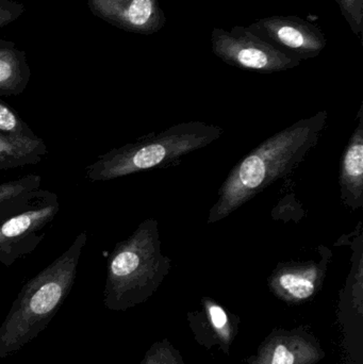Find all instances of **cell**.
<instances>
[{
  "instance_id": "6da1fadb",
  "label": "cell",
  "mask_w": 363,
  "mask_h": 364,
  "mask_svg": "<svg viewBox=\"0 0 363 364\" xmlns=\"http://www.w3.org/2000/svg\"><path fill=\"white\" fill-rule=\"evenodd\" d=\"M326 111L300 119L264 141L234 166L219 190L208 224L229 216L273 182L291 174L315 149L327 123Z\"/></svg>"
},
{
  "instance_id": "7a4b0ae2",
  "label": "cell",
  "mask_w": 363,
  "mask_h": 364,
  "mask_svg": "<svg viewBox=\"0 0 363 364\" xmlns=\"http://www.w3.org/2000/svg\"><path fill=\"white\" fill-rule=\"evenodd\" d=\"M223 132L219 126L202 122L177 124L98 156L95 162L85 168V178L106 182L175 166L189 154L219 140Z\"/></svg>"
},
{
  "instance_id": "3957f363",
  "label": "cell",
  "mask_w": 363,
  "mask_h": 364,
  "mask_svg": "<svg viewBox=\"0 0 363 364\" xmlns=\"http://www.w3.org/2000/svg\"><path fill=\"white\" fill-rule=\"evenodd\" d=\"M170 269V258L162 254L159 224L146 218L111 252L109 291L119 299H144L161 284Z\"/></svg>"
},
{
  "instance_id": "277c9868",
  "label": "cell",
  "mask_w": 363,
  "mask_h": 364,
  "mask_svg": "<svg viewBox=\"0 0 363 364\" xmlns=\"http://www.w3.org/2000/svg\"><path fill=\"white\" fill-rule=\"evenodd\" d=\"M60 211L55 193L38 188L23 205L0 215V264L11 267L43 242Z\"/></svg>"
},
{
  "instance_id": "5b68a950",
  "label": "cell",
  "mask_w": 363,
  "mask_h": 364,
  "mask_svg": "<svg viewBox=\"0 0 363 364\" xmlns=\"http://www.w3.org/2000/svg\"><path fill=\"white\" fill-rule=\"evenodd\" d=\"M210 40L213 53L228 65L240 70L272 74L292 70L300 64L286 57L243 26H234L230 31L215 28Z\"/></svg>"
},
{
  "instance_id": "8992f818",
  "label": "cell",
  "mask_w": 363,
  "mask_h": 364,
  "mask_svg": "<svg viewBox=\"0 0 363 364\" xmlns=\"http://www.w3.org/2000/svg\"><path fill=\"white\" fill-rule=\"evenodd\" d=\"M246 29L296 61L313 59L327 44L323 31L298 16H270L247 26Z\"/></svg>"
},
{
  "instance_id": "52a82bcc",
  "label": "cell",
  "mask_w": 363,
  "mask_h": 364,
  "mask_svg": "<svg viewBox=\"0 0 363 364\" xmlns=\"http://www.w3.org/2000/svg\"><path fill=\"white\" fill-rule=\"evenodd\" d=\"M92 14L119 29L132 33H157L166 26V16L159 0H87Z\"/></svg>"
},
{
  "instance_id": "ba28073f",
  "label": "cell",
  "mask_w": 363,
  "mask_h": 364,
  "mask_svg": "<svg viewBox=\"0 0 363 364\" xmlns=\"http://www.w3.org/2000/svg\"><path fill=\"white\" fill-rule=\"evenodd\" d=\"M330 252L320 261L283 262L273 272L269 286L273 292L288 301H303L313 297L323 282Z\"/></svg>"
},
{
  "instance_id": "9c48e42d",
  "label": "cell",
  "mask_w": 363,
  "mask_h": 364,
  "mask_svg": "<svg viewBox=\"0 0 363 364\" xmlns=\"http://www.w3.org/2000/svg\"><path fill=\"white\" fill-rule=\"evenodd\" d=\"M357 127L345 147L341 160V200L345 207L356 211L363 207V115L358 112Z\"/></svg>"
},
{
  "instance_id": "30bf717a",
  "label": "cell",
  "mask_w": 363,
  "mask_h": 364,
  "mask_svg": "<svg viewBox=\"0 0 363 364\" xmlns=\"http://www.w3.org/2000/svg\"><path fill=\"white\" fill-rule=\"evenodd\" d=\"M322 357L323 353L310 340L281 333L266 340L249 364H315Z\"/></svg>"
},
{
  "instance_id": "8fae6325",
  "label": "cell",
  "mask_w": 363,
  "mask_h": 364,
  "mask_svg": "<svg viewBox=\"0 0 363 364\" xmlns=\"http://www.w3.org/2000/svg\"><path fill=\"white\" fill-rule=\"evenodd\" d=\"M31 70L25 51L0 38V95L18 96L29 85Z\"/></svg>"
},
{
  "instance_id": "7c38bea8",
  "label": "cell",
  "mask_w": 363,
  "mask_h": 364,
  "mask_svg": "<svg viewBox=\"0 0 363 364\" xmlns=\"http://www.w3.org/2000/svg\"><path fill=\"white\" fill-rule=\"evenodd\" d=\"M47 153L46 144L40 136L15 139L0 134V171L36 166Z\"/></svg>"
},
{
  "instance_id": "4fadbf2b",
  "label": "cell",
  "mask_w": 363,
  "mask_h": 364,
  "mask_svg": "<svg viewBox=\"0 0 363 364\" xmlns=\"http://www.w3.org/2000/svg\"><path fill=\"white\" fill-rule=\"evenodd\" d=\"M42 177L30 174L15 181L0 182V215L23 205L40 188Z\"/></svg>"
},
{
  "instance_id": "5bb4252c",
  "label": "cell",
  "mask_w": 363,
  "mask_h": 364,
  "mask_svg": "<svg viewBox=\"0 0 363 364\" xmlns=\"http://www.w3.org/2000/svg\"><path fill=\"white\" fill-rule=\"evenodd\" d=\"M0 134L10 138L34 139L36 132L19 117L18 113L0 100Z\"/></svg>"
},
{
  "instance_id": "9a60e30c",
  "label": "cell",
  "mask_w": 363,
  "mask_h": 364,
  "mask_svg": "<svg viewBox=\"0 0 363 364\" xmlns=\"http://www.w3.org/2000/svg\"><path fill=\"white\" fill-rule=\"evenodd\" d=\"M352 31L362 42L363 0H336Z\"/></svg>"
},
{
  "instance_id": "2e32d148",
  "label": "cell",
  "mask_w": 363,
  "mask_h": 364,
  "mask_svg": "<svg viewBox=\"0 0 363 364\" xmlns=\"http://www.w3.org/2000/svg\"><path fill=\"white\" fill-rule=\"evenodd\" d=\"M25 10L23 4L14 0H0V29L19 18Z\"/></svg>"
},
{
  "instance_id": "e0dca14e",
  "label": "cell",
  "mask_w": 363,
  "mask_h": 364,
  "mask_svg": "<svg viewBox=\"0 0 363 364\" xmlns=\"http://www.w3.org/2000/svg\"><path fill=\"white\" fill-rule=\"evenodd\" d=\"M146 364H179V363L178 359L175 356L174 350L163 346L155 350Z\"/></svg>"
},
{
  "instance_id": "ac0fdd59",
  "label": "cell",
  "mask_w": 363,
  "mask_h": 364,
  "mask_svg": "<svg viewBox=\"0 0 363 364\" xmlns=\"http://www.w3.org/2000/svg\"><path fill=\"white\" fill-rule=\"evenodd\" d=\"M209 316H210L211 323L217 331H225L227 326L228 318L226 312L222 309L220 306L215 304L208 305Z\"/></svg>"
}]
</instances>
